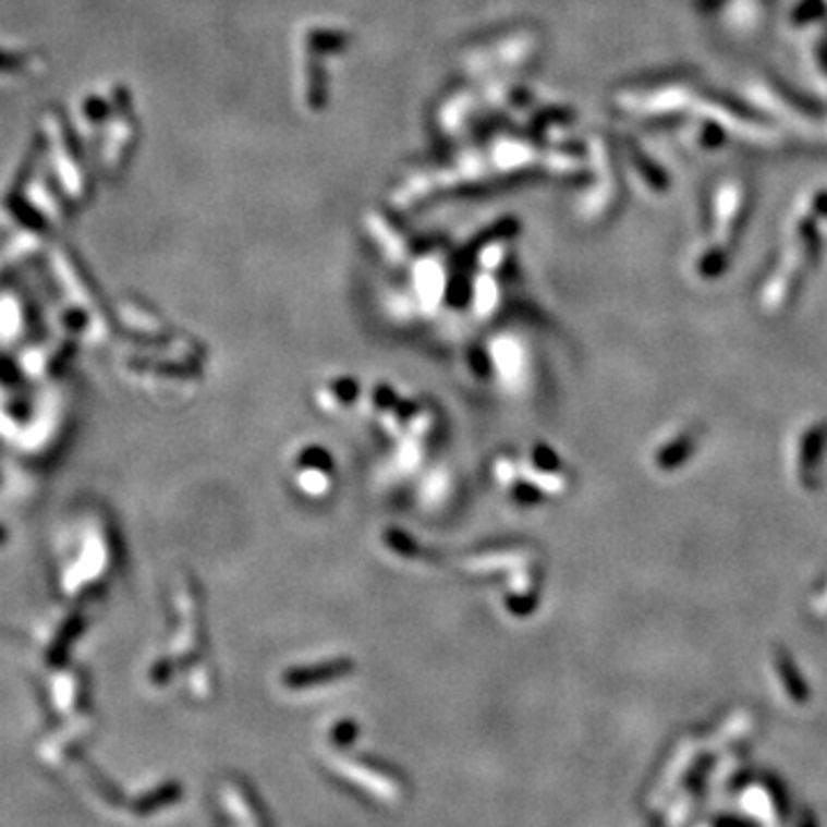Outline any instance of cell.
<instances>
[{"mask_svg": "<svg viewBox=\"0 0 827 827\" xmlns=\"http://www.w3.org/2000/svg\"><path fill=\"white\" fill-rule=\"evenodd\" d=\"M827 447V423L825 421H814L807 423L798 435L793 443V460H791V470L793 478L810 487L816 478V472L820 466V458Z\"/></svg>", "mask_w": 827, "mask_h": 827, "instance_id": "obj_1", "label": "cell"}, {"mask_svg": "<svg viewBox=\"0 0 827 827\" xmlns=\"http://www.w3.org/2000/svg\"><path fill=\"white\" fill-rule=\"evenodd\" d=\"M692 449H694L692 437L685 435V433H678V435L669 437L665 443H660V447L655 449L653 462H655L657 470L671 472V470H676V466H681L690 458Z\"/></svg>", "mask_w": 827, "mask_h": 827, "instance_id": "obj_2", "label": "cell"}, {"mask_svg": "<svg viewBox=\"0 0 827 827\" xmlns=\"http://www.w3.org/2000/svg\"><path fill=\"white\" fill-rule=\"evenodd\" d=\"M814 609L818 613H823V617H827V586H825V591L820 593V596L814 600Z\"/></svg>", "mask_w": 827, "mask_h": 827, "instance_id": "obj_3", "label": "cell"}, {"mask_svg": "<svg viewBox=\"0 0 827 827\" xmlns=\"http://www.w3.org/2000/svg\"><path fill=\"white\" fill-rule=\"evenodd\" d=\"M8 540V534H5V528L3 526H0V545H3Z\"/></svg>", "mask_w": 827, "mask_h": 827, "instance_id": "obj_4", "label": "cell"}]
</instances>
